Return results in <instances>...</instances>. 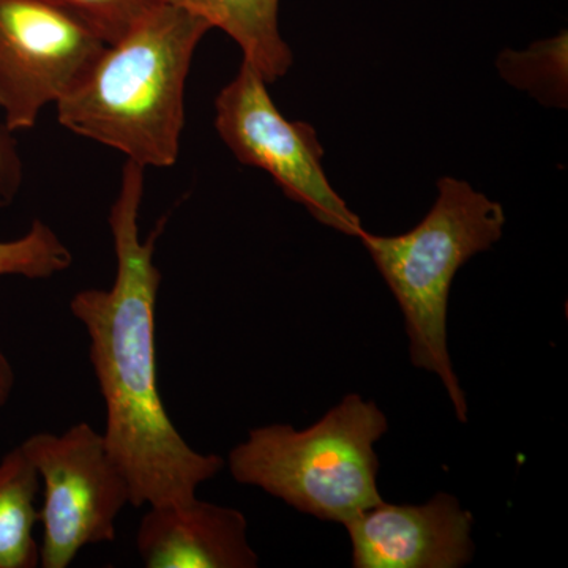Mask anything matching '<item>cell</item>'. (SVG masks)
<instances>
[{
	"mask_svg": "<svg viewBox=\"0 0 568 568\" xmlns=\"http://www.w3.org/2000/svg\"><path fill=\"white\" fill-rule=\"evenodd\" d=\"M106 47L91 26L50 0H0V110L9 132L32 130Z\"/></svg>",
	"mask_w": 568,
	"mask_h": 568,
	"instance_id": "7",
	"label": "cell"
},
{
	"mask_svg": "<svg viewBox=\"0 0 568 568\" xmlns=\"http://www.w3.org/2000/svg\"><path fill=\"white\" fill-rule=\"evenodd\" d=\"M21 447L43 489L41 567H70L81 549L115 540V523L132 493L103 433L81 422L61 435L37 433Z\"/></svg>",
	"mask_w": 568,
	"mask_h": 568,
	"instance_id": "5",
	"label": "cell"
},
{
	"mask_svg": "<svg viewBox=\"0 0 568 568\" xmlns=\"http://www.w3.org/2000/svg\"><path fill=\"white\" fill-rule=\"evenodd\" d=\"M40 478L21 446L0 459V568L40 566Z\"/></svg>",
	"mask_w": 568,
	"mask_h": 568,
	"instance_id": "11",
	"label": "cell"
},
{
	"mask_svg": "<svg viewBox=\"0 0 568 568\" xmlns=\"http://www.w3.org/2000/svg\"><path fill=\"white\" fill-rule=\"evenodd\" d=\"M504 226L503 205L465 181L443 178L435 205L414 230L358 234L405 316L410 364L439 377L463 424L467 399L448 353V298L459 268L499 242Z\"/></svg>",
	"mask_w": 568,
	"mask_h": 568,
	"instance_id": "3",
	"label": "cell"
},
{
	"mask_svg": "<svg viewBox=\"0 0 568 568\" xmlns=\"http://www.w3.org/2000/svg\"><path fill=\"white\" fill-rule=\"evenodd\" d=\"M145 168L126 160L111 205L115 276L108 290H82L70 302L89 338V361L104 403L108 450L121 466L133 507L182 506L224 467L219 455L190 446L168 416L156 369V301L162 272L155 264L159 224L141 237Z\"/></svg>",
	"mask_w": 568,
	"mask_h": 568,
	"instance_id": "1",
	"label": "cell"
},
{
	"mask_svg": "<svg viewBox=\"0 0 568 568\" xmlns=\"http://www.w3.org/2000/svg\"><path fill=\"white\" fill-rule=\"evenodd\" d=\"M148 568H254L248 521L235 508L194 497L182 506L149 507L136 532Z\"/></svg>",
	"mask_w": 568,
	"mask_h": 568,
	"instance_id": "9",
	"label": "cell"
},
{
	"mask_svg": "<svg viewBox=\"0 0 568 568\" xmlns=\"http://www.w3.org/2000/svg\"><path fill=\"white\" fill-rule=\"evenodd\" d=\"M14 381H17V375H14L13 365L0 347V406L9 402L14 388Z\"/></svg>",
	"mask_w": 568,
	"mask_h": 568,
	"instance_id": "16",
	"label": "cell"
},
{
	"mask_svg": "<svg viewBox=\"0 0 568 568\" xmlns=\"http://www.w3.org/2000/svg\"><path fill=\"white\" fill-rule=\"evenodd\" d=\"M71 264L69 246L41 220H33L21 237L0 242V276L47 280L69 271Z\"/></svg>",
	"mask_w": 568,
	"mask_h": 568,
	"instance_id": "13",
	"label": "cell"
},
{
	"mask_svg": "<svg viewBox=\"0 0 568 568\" xmlns=\"http://www.w3.org/2000/svg\"><path fill=\"white\" fill-rule=\"evenodd\" d=\"M497 69L510 84L541 103L562 106L567 99V33L532 44L528 52H504Z\"/></svg>",
	"mask_w": 568,
	"mask_h": 568,
	"instance_id": "12",
	"label": "cell"
},
{
	"mask_svg": "<svg viewBox=\"0 0 568 568\" xmlns=\"http://www.w3.org/2000/svg\"><path fill=\"white\" fill-rule=\"evenodd\" d=\"M22 185V160L17 141L0 126V207H9Z\"/></svg>",
	"mask_w": 568,
	"mask_h": 568,
	"instance_id": "15",
	"label": "cell"
},
{
	"mask_svg": "<svg viewBox=\"0 0 568 568\" xmlns=\"http://www.w3.org/2000/svg\"><path fill=\"white\" fill-rule=\"evenodd\" d=\"M69 10L111 44L133 31L163 0H50Z\"/></svg>",
	"mask_w": 568,
	"mask_h": 568,
	"instance_id": "14",
	"label": "cell"
},
{
	"mask_svg": "<svg viewBox=\"0 0 568 568\" xmlns=\"http://www.w3.org/2000/svg\"><path fill=\"white\" fill-rule=\"evenodd\" d=\"M355 568H462L474 558V518L439 493L422 506L381 500L345 525Z\"/></svg>",
	"mask_w": 568,
	"mask_h": 568,
	"instance_id": "8",
	"label": "cell"
},
{
	"mask_svg": "<svg viewBox=\"0 0 568 568\" xmlns=\"http://www.w3.org/2000/svg\"><path fill=\"white\" fill-rule=\"evenodd\" d=\"M387 429L386 414L375 402L351 394L308 428L274 424L252 429L230 452L227 465L239 484L345 526L383 500L375 446Z\"/></svg>",
	"mask_w": 568,
	"mask_h": 568,
	"instance_id": "4",
	"label": "cell"
},
{
	"mask_svg": "<svg viewBox=\"0 0 568 568\" xmlns=\"http://www.w3.org/2000/svg\"><path fill=\"white\" fill-rule=\"evenodd\" d=\"M212 26L163 2L133 31L106 44L55 104L69 132L108 145L142 168H171L181 153L186 78Z\"/></svg>",
	"mask_w": 568,
	"mask_h": 568,
	"instance_id": "2",
	"label": "cell"
},
{
	"mask_svg": "<svg viewBox=\"0 0 568 568\" xmlns=\"http://www.w3.org/2000/svg\"><path fill=\"white\" fill-rule=\"evenodd\" d=\"M197 14L222 29L241 47L245 61L267 84L278 81L293 65V51L278 26L280 0H163Z\"/></svg>",
	"mask_w": 568,
	"mask_h": 568,
	"instance_id": "10",
	"label": "cell"
},
{
	"mask_svg": "<svg viewBox=\"0 0 568 568\" xmlns=\"http://www.w3.org/2000/svg\"><path fill=\"white\" fill-rule=\"evenodd\" d=\"M215 129L239 162L265 171L317 222L353 237L364 231L361 219L328 183L315 129L287 121L263 74L245 59L234 80L216 95Z\"/></svg>",
	"mask_w": 568,
	"mask_h": 568,
	"instance_id": "6",
	"label": "cell"
}]
</instances>
